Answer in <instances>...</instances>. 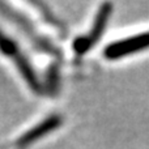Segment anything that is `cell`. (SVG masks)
Listing matches in <instances>:
<instances>
[{"label":"cell","instance_id":"cell-1","mask_svg":"<svg viewBox=\"0 0 149 149\" xmlns=\"http://www.w3.org/2000/svg\"><path fill=\"white\" fill-rule=\"evenodd\" d=\"M0 51H3L7 56H9L10 59H13L16 67L18 68V71L24 76L25 81L29 84V86L33 90L41 93L42 92V84L39 81L38 76L34 72L33 67L30 65L29 60L26 59V56L20 51L18 46L16 45L15 41H12L10 38H8L4 33L0 31Z\"/></svg>","mask_w":149,"mask_h":149},{"label":"cell","instance_id":"cell-2","mask_svg":"<svg viewBox=\"0 0 149 149\" xmlns=\"http://www.w3.org/2000/svg\"><path fill=\"white\" fill-rule=\"evenodd\" d=\"M0 12H3L9 20H12L13 22L25 33V36L30 39L31 43H34V46H36L37 49H39L41 51L46 52V54L52 55V56H60L59 50L52 43H50V41H47L45 37L39 36V34L37 33V30L34 29V26L30 24V21L24 15L18 13L17 10L13 9V8L8 7L4 3H0Z\"/></svg>","mask_w":149,"mask_h":149},{"label":"cell","instance_id":"cell-4","mask_svg":"<svg viewBox=\"0 0 149 149\" xmlns=\"http://www.w3.org/2000/svg\"><path fill=\"white\" fill-rule=\"evenodd\" d=\"M147 47H149V31L114 42L106 47L103 54L107 59H119L122 56L131 55L136 51L147 49Z\"/></svg>","mask_w":149,"mask_h":149},{"label":"cell","instance_id":"cell-5","mask_svg":"<svg viewBox=\"0 0 149 149\" xmlns=\"http://www.w3.org/2000/svg\"><path fill=\"white\" fill-rule=\"evenodd\" d=\"M62 123H63V118L60 115H58V114L50 115L49 118L42 120L41 123H38L36 127L30 128L26 134H24L22 136L17 140V147L26 148L28 145H30L31 143H36L37 140L43 137L45 135L50 134V132H52L54 130H56L58 127H60Z\"/></svg>","mask_w":149,"mask_h":149},{"label":"cell","instance_id":"cell-3","mask_svg":"<svg viewBox=\"0 0 149 149\" xmlns=\"http://www.w3.org/2000/svg\"><path fill=\"white\" fill-rule=\"evenodd\" d=\"M113 12V5L110 3H106L102 7L100 8L97 16L94 18V24H93L92 29H90V33L85 37H80L74 41L73 43V50L77 54H85L88 50H90L93 47V45L97 43V41L101 38L103 30H105L106 25H107V21L111 16Z\"/></svg>","mask_w":149,"mask_h":149}]
</instances>
